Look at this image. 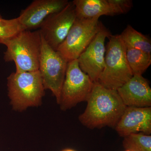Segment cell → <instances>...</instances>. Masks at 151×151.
<instances>
[{"label":"cell","mask_w":151,"mask_h":151,"mask_svg":"<svg viewBox=\"0 0 151 151\" xmlns=\"http://www.w3.org/2000/svg\"><path fill=\"white\" fill-rule=\"evenodd\" d=\"M125 151H132L129 150H125Z\"/></svg>","instance_id":"cell-20"},{"label":"cell","mask_w":151,"mask_h":151,"mask_svg":"<svg viewBox=\"0 0 151 151\" xmlns=\"http://www.w3.org/2000/svg\"><path fill=\"white\" fill-rule=\"evenodd\" d=\"M8 96L15 111H22L29 107L41 105L45 94L39 70L13 72L7 78Z\"/></svg>","instance_id":"cell-3"},{"label":"cell","mask_w":151,"mask_h":151,"mask_svg":"<svg viewBox=\"0 0 151 151\" xmlns=\"http://www.w3.org/2000/svg\"><path fill=\"white\" fill-rule=\"evenodd\" d=\"M108 38L105 66L98 82L105 88L117 90L133 74L127 62V48L120 35H111Z\"/></svg>","instance_id":"cell-4"},{"label":"cell","mask_w":151,"mask_h":151,"mask_svg":"<svg viewBox=\"0 0 151 151\" xmlns=\"http://www.w3.org/2000/svg\"><path fill=\"white\" fill-rule=\"evenodd\" d=\"M120 36L126 48L136 49L151 55L150 40L132 26L128 25Z\"/></svg>","instance_id":"cell-14"},{"label":"cell","mask_w":151,"mask_h":151,"mask_svg":"<svg viewBox=\"0 0 151 151\" xmlns=\"http://www.w3.org/2000/svg\"><path fill=\"white\" fill-rule=\"evenodd\" d=\"M127 107L151 106V88L149 81L142 75H133L117 90Z\"/></svg>","instance_id":"cell-12"},{"label":"cell","mask_w":151,"mask_h":151,"mask_svg":"<svg viewBox=\"0 0 151 151\" xmlns=\"http://www.w3.org/2000/svg\"><path fill=\"white\" fill-rule=\"evenodd\" d=\"M94 82L80 69L77 60L68 62L63 84L59 105L66 111L78 103L87 101Z\"/></svg>","instance_id":"cell-5"},{"label":"cell","mask_w":151,"mask_h":151,"mask_svg":"<svg viewBox=\"0 0 151 151\" xmlns=\"http://www.w3.org/2000/svg\"><path fill=\"white\" fill-rule=\"evenodd\" d=\"M42 36V35H41ZM68 61L52 48L42 36L39 70L45 89H49L58 104Z\"/></svg>","instance_id":"cell-6"},{"label":"cell","mask_w":151,"mask_h":151,"mask_svg":"<svg viewBox=\"0 0 151 151\" xmlns=\"http://www.w3.org/2000/svg\"><path fill=\"white\" fill-rule=\"evenodd\" d=\"M111 35V33L102 24L99 31L77 59L80 69L94 83L98 82L104 69L105 39Z\"/></svg>","instance_id":"cell-9"},{"label":"cell","mask_w":151,"mask_h":151,"mask_svg":"<svg viewBox=\"0 0 151 151\" xmlns=\"http://www.w3.org/2000/svg\"><path fill=\"white\" fill-rule=\"evenodd\" d=\"M5 45L6 50L4 59L6 62L15 63L17 73L39 70L42 46L39 30L33 32L24 30Z\"/></svg>","instance_id":"cell-2"},{"label":"cell","mask_w":151,"mask_h":151,"mask_svg":"<svg viewBox=\"0 0 151 151\" xmlns=\"http://www.w3.org/2000/svg\"><path fill=\"white\" fill-rule=\"evenodd\" d=\"M68 2L67 0H35L22 11L18 18L25 30L36 29L47 17L61 10Z\"/></svg>","instance_id":"cell-10"},{"label":"cell","mask_w":151,"mask_h":151,"mask_svg":"<svg viewBox=\"0 0 151 151\" xmlns=\"http://www.w3.org/2000/svg\"><path fill=\"white\" fill-rule=\"evenodd\" d=\"M115 129L123 137L136 133L150 134L151 107H126Z\"/></svg>","instance_id":"cell-11"},{"label":"cell","mask_w":151,"mask_h":151,"mask_svg":"<svg viewBox=\"0 0 151 151\" xmlns=\"http://www.w3.org/2000/svg\"><path fill=\"white\" fill-rule=\"evenodd\" d=\"M123 146L125 150L132 151H151V136L136 133L124 137Z\"/></svg>","instance_id":"cell-16"},{"label":"cell","mask_w":151,"mask_h":151,"mask_svg":"<svg viewBox=\"0 0 151 151\" xmlns=\"http://www.w3.org/2000/svg\"><path fill=\"white\" fill-rule=\"evenodd\" d=\"M72 2L77 19H92L122 14L110 0H74Z\"/></svg>","instance_id":"cell-13"},{"label":"cell","mask_w":151,"mask_h":151,"mask_svg":"<svg viewBox=\"0 0 151 151\" xmlns=\"http://www.w3.org/2000/svg\"><path fill=\"white\" fill-rule=\"evenodd\" d=\"M126 56L133 75H142L151 64V55L139 50L128 48Z\"/></svg>","instance_id":"cell-15"},{"label":"cell","mask_w":151,"mask_h":151,"mask_svg":"<svg viewBox=\"0 0 151 151\" xmlns=\"http://www.w3.org/2000/svg\"><path fill=\"white\" fill-rule=\"evenodd\" d=\"M76 18L74 5L72 1L69 2L61 10L52 14L44 21L39 30L41 35L45 42L57 51Z\"/></svg>","instance_id":"cell-8"},{"label":"cell","mask_w":151,"mask_h":151,"mask_svg":"<svg viewBox=\"0 0 151 151\" xmlns=\"http://www.w3.org/2000/svg\"><path fill=\"white\" fill-rule=\"evenodd\" d=\"M62 151H76L75 150H73V149L70 148H67L64 149V150H63Z\"/></svg>","instance_id":"cell-19"},{"label":"cell","mask_w":151,"mask_h":151,"mask_svg":"<svg viewBox=\"0 0 151 151\" xmlns=\"http://www.w3.org/2000/svg\"><path fill=\"white\" fill-rule=\"evenodd\" d=\"M24 30L18 17L6 19L0 15V44L5 45L11 39Z\"/></svg>","instance_id":"cell-17"},{"label":"cell","mask_w":151,"mask_h":151,"mask_svg":"<svg viewBox=\"0 0 151 151\" xmlns=\"http://www.w3.org/2000/svg\"><path fill=\"white\" fill-rule=\"evenodd\" d=\"M86 102V109L78 120L90 129L115 128L127 107L117 90L105 88L98 82L94 83Z\"/></svg>","instance_id":"cell-1"},{"label":"cell","mask_w":151,"mask_h":151,"mask_svg":"<svg viewBox=\"0 0 151 151\" xmlns=\"http://www.w3.org/2000/svg\"><path fill=\"white\" fill-rule=\"evenodd\" d=\"M99 18H76L68 34L57 51L68 61L78 59L100 30Z\"/></svg>","instance_id":"cell-7"},{"label":"cell","mask_w":151,"mask_h":151,"mask_svg":"<svg viewBox=\"0 0 151 151\" xmlns=\"http://www.w3.org/2000/svg\"><path fill=\"white\" fill-rule=\"evenodd\" d=\"M111 1L119 9L122 14L126 13L133 6V2L131 0H111Z\"/></svg>","instance_id":"cell-18"}]
</instances>
